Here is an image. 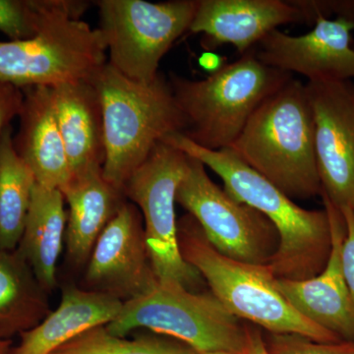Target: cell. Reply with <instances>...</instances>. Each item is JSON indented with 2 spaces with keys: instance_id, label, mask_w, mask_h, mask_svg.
Here are the masks:
<instances>
[{
  "instance_id": "obj_1",
  "label": "cell",
  "mask_w": 354,
  "mask_h": 354,
  "mask_svg": "<svg viewBox=\"0 0 354 354\" xmlns=\"http://www.w3.org/2000/svg\"><path fill=\"white\" fill-rule=\"evenodd\" d=\"M164 141L200 160L221 177L228 194L269 218L279 239L278 251L269 265L277 279L304 281L323 271L332 246L329 216L325 209L298 206L230 149L208 150L181 133L169 135Z\"/></svg>"
},
{
  "instance_id": "obj_2",
  "label": "cell",
  "mask_w": 354,
  "mask_h": 354,
  "mask_svg": "<svg viewBox=\"0 0 354 354\" xmlns=\"http://www.w3.org/2000/svg\"><path fill=\"white\" fill-rule=\"evenodd\" d=\"M230 150L291 199L322 194L306 86L292 78L254 111Z\"/></svg>"
},
{
  "instance_id": "obj_3",
  "label": "cell",
  "mask_w": 354,
  "mask_h": 354,
  "mask_svg": "<svg viewBox=\"0 0 354 354\" xmlns=\"http://www.w3.org/2000/svg\"><path fill=\"white\" fill-rule=\"evenodd\" d=\"M93 82L104 113L102 176L122 192L133 172L160 142L183 133L185 120L162 74L150 83L135 82L106 64Z\"/></svg>"
},
{
  "instance_id": "obj_4",
  "label": "cell",
  "mask_w": 354,
  "mask_h": 354,
  "mask_svg": "<svg viewBox=\"0 0 354 354\" xmlns=\"http://www.w3.org/2000/svg\"><path fill=\"white\" fill-rule=\"evenodd\" d=\"M179 249L209 286L211 292L232 315L270 334H292L315 342H342L293 308L276 285L269 266L230 259L218 252L205 236L194 216L177 221Z\"/></svg>"
},
{
  "instance_id": "obj_5",
  "label": "cell",
  "mask_w": 354,
  "mask_h": 354,
  "mask_svg": "<svg viewBox=\"0 0 354 354\" xmlns=\"http://www.w3.org/2000/svg\"><path fill=\"white\" fill-rule=\"evenodd\" d=\"M290 79L260 62L254 48L204 80L171 74L172 94L185 120L181 134L208 150L230 148L258 106Z\"/></svg>"
},
{
  "instance_id": "obj_6",
  "label": "cell",
  "mask_w": 354,
  "mask_h": 354,
  "mask_svg": "<svg viewBox=\"0 0 354 354\" xmlns=\"http://www.w3.org/2000/svg\"><path fill=\"white\" fill-rule=\"evenodd\" d=\"M118 337L146 328L183 342L197 353L225 351L246 354L248 326L232 315L211 292L176 283H158L144 297L123 304L106 326Z\"/></svg>"
},
{
  "instance_id": "obj_7",
  "label": "cell",
  "mask_w": 354,
  "mask_h": 354,
  "mask_svg": "<svg viewBox=\"0 0 354 354\" xmlns=\"http://www.w3.org/2000/svg\"><path fill=\"white\" fill-rule=\"evenodd\" d=\"M198 4L199 0H100L97 29L109 53L108 64L135 82H152L165 53L189 31Z\"/></svg>"
},
{
  "instance_id": "obj_8",
  "label": "cell",
  "mask_w": 354,
  "mask_h": 354,
  "mask_svg": "<svg viewBox=\"0 0 354 354\" xmlns=\"http://www.w3.org/2000/svg\"><path fill=\"white\" fill-rule=\"evenodd\" d=\"M188 156L162 141L123 187L141 212L146 243L158 283H176L195 291L202 277L185 262L179 249L176 191L187 171Z\"/></svg>"
},
{
  "instance_id": "obj_9",
  "label": "cell",
  "mask_w": 354,
  "mask_h": 354,
  "mask_svg": "<svg viewBox=\"0 0 354 354\" xmlns=\"http://www.w3.org/2000/svg\"><path fill=\"white\" fill-rule=\"evenodd\" d=\"M106 62L99 29L81 19H60L25 41H0V82L53 88L93 81Z\"/></svg>"
},
{
  "instance_id": "obj_10",
  "label": "cell",
  "mask_w": 354,
  "mask_h": 354,
  "mask_svg": "<svg viewBox=\"0 0 354 354\" xmlns=\"http://www.w3.org/2000/svg\"><path fill=\"white\" fill-rule=\"evenodd\" d=\"M176 199L194 216L216 251L247 264H271L279 244L276 227L259 211L214 183L206 167L190 156Z\"/></svg>"
},
{
  "instance_id": "obj_11",
  "label": "cell",
  "mask_w": 354,
  "mask_h": 354,
  "mask_svg": "<svg viewBox=\"0 0 354 354\" xmlns=\"http://www.w3.org/2000/svg\"><path fill=\"white\" fill-rule=\"evenodd\" d=\"M322 194L354 211V80L307 82Z\"/></svg>"
},
{
  "instance_id": "obj_12",
  "label": "cell",
  "mask_w": 354,
  "mask_h": 354,
  "mask_svg": "<svg viewBox=\"0 0 354 354\" xmlns=\"http://www.w3.org/2000/svg\"><path fill=\"white\" fill-rule=\"evenodd\" d=\"M87 263L85 290L122 304L138 299L157 286L143 218L133 203L121 205L95 242Z\"/></svg>"
},
{
  "instance_id": "obj_13",
  "label": "cell",
  "mask_w": 354,
  "mask_h": 354,
  "mask_svg": "<svg viewBox=\"0 0 354 354\" xmlns=\"http://www.w3.org/2000/svg\"><path fill=\"white\" fill-rule=\"evenodd\" d=\"M309 32L290 36L274 30L255 50L260 62L286 73H298L308 82L354 80V24L337 17L318 16Z\"/></svg>"
},
{
  "instance_id": "obj_14",
  "label": "cell",
  "mask_w": 354,
  "mask_h": 354,
  "mask_svg": "<svg viewBox=\"0 0 354 354\" xmlns=\"http://www.w3.org/2000/svg\"><path fill=\"white\" fill-rule=\"evenodd\" d=\"M324 207L329 216L332 246L323 271L304 281L277 279L276 285L293 308L311 322L337 335L342 342H354V302L344 281L342 266L346 223L339 208L327 197Z\"/></svg>"
},
{
  "instance_id": "obj_15",
  "label": "cell",
  "mask_w": 354,
  "mask_h": 354,
  "mask_svg": "<svg viewBox=\"0 0 354 354\" xmlns=\"http://www.w3.org/2000/svg\"><path fill=\"white\" fill-rule=\"evenodd\" d=\"M301 22L304 14L291 1L199 0L189 31L204 36L206 51L232 44L244 55L279 26Z\"/></svg>"
},
{
  "instance_id": "obj_16",
  "label": "cell",
  "mask_w": 354,
  "mask_h": 354,
  "mask_svg": "<svg viewBox=\"0 0 354 354\" xmlns=\"http://www.w3.org/2000/svg\"><path fill=\"white\" fill-rule=\"evenodd\" d=\"M20 131L14 147L44 187L62 191L71 179V169L53 108L50 88H23Z\"/></svg>"
},
{
  "instance_id": "obj_17",
  "label": "cell",
  "mask_w": 354,
  "mask_h": 354,
  "mask_svg": "<svg viewBox=\"0 0 354 354\" xmlns=\"http://www.w3.org/2000/svg\"><path fill=\"white\" fill-rule=\"evenodd\" d=\"M50 91L72 176L102 169L106 162L104 113L94 82L62 84Z\"/></svg>"
},
{
  "instance_id": "obj_18",
  "label": "cell",
  "mask_w": 354,
  "mask_h": 354,
  "mask_svg": "<svg viewBox=\"0 0 354 354\" xmlns=\"http://www.w3.org/2000/svg\"><path fill=\"white\" fill-rule=\"evenodd\" d=\"M123 304L102 293L65 288L62 300L34 329L21 335L12 354H50L86 330L106 326L120 313Z\"/></svg>"
},
{
  "instance_id": "obj_19",
  "label": "cell",
  "mask_w": 354,
  "mask_h": 354,
  "mask_svg": "<svg viewBox=\"0 0 354 354\" xmlns=\"http://www.w3.org/2000/svg\"><path fill=\"white\" fill-rule=\"evenodd\" d=\"M62 193L69 206L67 253L74 264L84 265L127 198L104 178L102 169L72 176Z\"/></svg>"
},
{
  "instance_id": "obj_20",
  "label": "cell",
  "mask_w": 354,
  "mask_h": 354,
  "mask_svg": "<svg viewBox=\"0 0 354 354\" xmlns=\"http://www.w3.org/2000/svg\"><path fill=\"white\" fill-rule=\"evenodd\" d=\"M62 191L35 184L24 232L17 252L31 268L46 292L57 286V267L66 232Z\"/></svg>"
},
{
  "instance_id": "obj_21",
  "label": "cell",
  "mask_w": 354,
  "mask_h": 354,
  "mask_svg": "<svg viewBox=\"0 0 354 354\" xmlns=\"http://www.w3.org/2000/svg\"><path fill=\"white\" fill-rule=\"evenodd\" d=\"M51 312L48 292L17 250H0V339L34 329Z\"/></svg>"
},
{
  "instance_id": "obj_22",
  "label": "cell",
  "mask_w": 354,
  "mask_h": 354,
  "mask_svg": "<svg viewBox=\"0 0 354 354\" xmlns=\"http://www.w3.org/2000/svg\"><path fill=\"white\" fill-rule=\"evenodd\" d=\"M36 178L18 155L8 127L0 136V250L19 245Z\"/></svg>"
},
{
  "instance_id": "obj_23",
  "label": "cell",
  "mask_w": 354,
  "mask_h": 354,
  "mask_svg": "<svg viewBox=\"0 0 354 354\" xmlns=\"http://www.w3.org/2000/svg\"><path fill=\"white\" fill-rule=\"evenodd\" d=\"M88 6L72 0H0V31L10 41H25L55 21L80 19Z\"/></svg>"
},
{
  "instance_id": "obj_24",
  "label": "cell",
  "mask_w": 354,
  "mask_h": 354,
  "mask_svg": "<svg viewBox=\"0 0 354 354\" xmlns=\"http://www.w3.org/2000/svg\"><path fill=\"white\" fill-rule=\"evenodd\" d=\"M186 344L155 337L127 339L109 332L106 326L86 330L50 354H196Z\"/></svg>"
},
{
  "instance_id": "obj_25",
  "label": "cell",
  "mask_w": 354,
  "mask_h": 354,
  "mask_svg": "<svg viewBox=\"0 0 354 354\" xmlns=\"http://www.w3.org/2000/svg\"><path fill=\"white\" fill-rule=\"evenodd\" d=\"M265 344L270 354H354V342H320L299 335L270 334Z\"/></svg>"
},
{
  "instance_id": "obj_26",
  "label": "cell",
  "mask_w": 354,
  "mask_h": 354,
  "mask_svg": "<svg viewBox=\"0 0 354 354\" xmlns=\"http://www.w3.org/2000/svg\"><path fill=\"white\" fill-rule=\"evenodd\" d=\"M339 209L346 223V236L342 248V272L354 302V211L348 207Z\"/></svg>"
},
{
  "instance_id": "obj_27",
  "label": "cell",
  "mask_w": 354,
  "mask_h": 354,
  "mask_svg": "<svg viewBox=\"0 0 354 354\" xmlns=\"http://www.w3.org/2000/svg\"><path fill=\"white\" fill-rule=\"evenodd\" d=\"M24 102L23 88L0 82V136L14 116L20 115Z\"/></svg>"
},
{
  "instance_id": "obj_28",
  "label": "cell",
  "mask_w": 354,
  "mask_h": 354,
  "mask_svg": "<svg viewBox=\"0 0 354 354\" xmlns=\"http://www.w3.org/2000/svg\"><path fill=\"white\" fill-rule=\"evenodd\" d=\"M227 57L218 55L215 51H204L198 58V64L205 72L213 75L227 64Z\"/></svg>"
},
{
  "instance_id": "obj_29",
  "label": "cell",
  "mask_w": 354,
  "mask_h": 354,
  "mask_svg": "<svg viewBox=\"0 0 354 354\" xmlns=\"http://www.w3.org/2000/svg\"><path fill=\"white\" fill-rule=\"evenodd\" d=\"M246 354H270L266 348L264 337L257 328L248 326V348Z\"/></svg>"
},
{
  "instance_id": "obj_30",
  "label": "cell",
  "mask_w": 354,
  "mask_h": 354,
  "mask_svg": "<svg viewBox=\"0 0 354 354\" xmlns=\"http://www.w3.org/2000/svg\"><path fill=\"white\" fill-rule=\"evenodd\" d=\"M13 348L11 341L0 339V354H12Z\"/></svg>"
},
{
  "instance_id": "obj_31",
  "label": "cell",
  "mask_w": 354,
  "mask_h": 354,
  "mask_svg": "<svg viewBox=\"0 0 354 354\" xmlns=\"http://www.w3.org/2000/svg\"><path fill=\"white\" fill-rule=\"evenodd\" d=\"M196 354H241V353H232V351H207V353H197Z\"/></svg>"
}]
</instances>
